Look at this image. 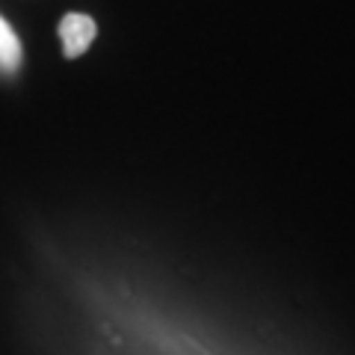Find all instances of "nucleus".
I'll return each instance as SVG.
<instances>
[{"label":"nucleus","mask_w":355,"mask_h":355,"mask_svg":"<svg viewBox=\"0 0 355 355\" xmlns=\"http://www.w3.org/2000/svg\"><path fill=\"white\" fill-rule=\"evenodd\" d=\"M24 62V51H21V39L12 30V24L0 15V71L3 74H15Z\"/></svg>","instance_id":"f03ea898"},{"label":"nucleus","mask_w":355,"mask_h":355,"mask_svg":"<svg viewBox=\"0 0 355 355\" xmlns=\"http://www.w3.org/2000/svg\"><path fill=\"white\" fill-rule=\"evenodd\" d=\"M95 36H98V27H95V21L89 15H83V12L62 15V21H60V42H62V53L69 60L83 57V53L89 51V44L95 42Z\"/></svg>","instance_id":"f257e3e1"}]
</instances>
